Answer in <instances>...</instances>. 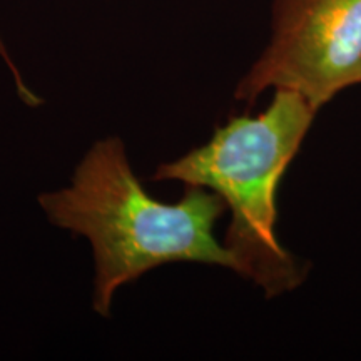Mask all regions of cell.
<instances>
[{
    "mask_svg": "<svg viewBox=\"0 0 361 361\" xmlns=\"http://www.w3.org/2000/svg\"><path fill=\"white\" fill-rule=\"evenodd\" d=\"M40 206L52 224L85 236L96 261L94 310L109 316L114 293L161 264L204 263L239 273L238 259L216 239L224 201L188 186L176 204L156 201L135 178L121 139L99 141L69 188L45 192Z\"/></svg>",
    "mask_w": 361,
    "mask_h": 361,
    "instance_id": "6da1fadb",
    "label": "cell"
},
{
    "mask_svg": "<svg viewBox=\"0 0 361 361\" xmlns=\"http://www.w3.org/2000/svg\"><path fill=\"white\" fill-rule=\"evenodd\" d=\"M316 109L301 94L276 89L258 116L231 117L204 146L157 168L154 180L209 189L231 211L226 247L239 274L276 296L293 290L303 271L276 236V194L300 151Z\"/></svg>",
    "mask_w": 361,
    "mask_h": 361,
    "instance_id": "7a4b0ae2",
    "label": "cell"
},
{
    "mask_svg": "<svg viewBox=\"0 0 361 361\" xmlns=\"http://www.w3.org/2000/svg\"><path fill=\"white\" fill-rule=\"evenodd\" d=\"M361 82V0H274L268 47L239 84L251 102L266 89L301 94L316 111Z\"/></svg>",
    "mask_w": 361,
    "mask_h": 361,
    "instance_id": "3957f363",
    "label": "cell"
},
{
    "mask_svg": "<svg viewBox=\"0 0 361 361\" xmlns=\"http://www.w3.org/2000/svg\"><path fill=\"white\" fill-rule=\"evenodd\" d=\"M0 56H2L4 59H6V62H7V64H8V67H11L12 72H13V78H16V82H17V90H19V94H20L22 101H24L25 104H32V102H35V99H37V97H35L34 94L30 92V90L25 87V84L22 82V79H20L19 72H17L16 67H13V64H12V62H11V59H8V56H7L6 49H4V44H2V40H0Z\"/></svg>",
    "mask_w": 361,
    "mask_h": 361,
    "instance_id": "277c9868",
    "label": "cell"
}]
</instances>
